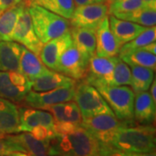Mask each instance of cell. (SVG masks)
<instances>
[{
    "mask_svg": "<svg viewBox=\"0 0 156 156\" xmlns=\"http://www.w3.org/2000/svg\"><path fill=\"white\" fill-rule=\"evenodd\" d=\"M26 3L29 6L31 5L42 6L68 20L71 19L76 8L73 0H26Z\"/></svg>",
    "mask_w": 156,
    "mask_h": 156,
    "instance_id": "603a6c76",
    "label": "cell"
},
{
    "mask_svg": "<svg viewBox=\"0 0 156 156\" xmlns=\"http://www.w3.org/2000/svg\"><path fill=\"white\" fill-rule=\"evenodd\" d=\"M113 16L122 20L138 23L145 27H153L156 24V9L147 6L128 12L115 13Z\"/></svg>",
    "mask_w": 156,
    "mask_h": 156,
    "instance_id": "7402d4cb",
    "label": "cell"
},
{
    "mask_svg": "<svg viewBox=\"0 0 156 156\" xmlns=\"http://www.w3.org/2000/svg\"><path fill=\"white\" fill-rule=\"evenodd\" d=\"M1 13H2V12H0V15H1Z\"/></svg>",
    "mask_w": 156,
    "mask_h": 156,
    "instance_id": "bcb514c9",
    "label": "cell"
},
{
    "mask_svg": "<svg viewBox=\"0 0 156 156\" xmlns=\"http://www.w3.org/2000/svg\"><path fill=\"white\" fill-rule=\"evenodd\" d=\"M12 41L21 44L37 56L40 55L44 44L39 40L35 33L31 17L29 13L28 6L23 9L18 17Z\"/></svg>",
    "mask_w": 156,
    "mask_h": 156,
    "instance_id": "30bf717a",
    "label": "cell"
},
{
    "mask_svg": "<svg viewBox=\"0 0 156 156\" xmlns=\"http://www.w3.org/2000/svg\"><path fill=\"white\" fill-rule=\"evenodd\" d=\"M108 22L112 33L121 46L138 37L147 29L145 26L117 18L113 15H108Z\"/></svg>",
    "mask_w": 156,
    "mask_h": 156,
    "instance_id": "5bb4252c",
    "label": "cell"
},
{
    "mask_svg": "<svg viewBox=\"0 0 156 156\" xmlns=\"http://www.w3.org/2000/svg\"><path fill=\"white\" fill-rule=\"evenodd\" d=\"M150 95L152 96V98H153V100L154 101H155L156 102V81L155 79H154V81H153V83L151 84L150 86Z\"/></svg>",
    "mask_w": 156,
    "mask_h": 156,
    "instance_id": "60d3db41",
    "label": "cell"
},
{
    "mask_svg": "<svg viewBox=\"0 0 156 156\" xmlns=\"http://www.w3.org/2000/svg\"><path fill=\"white\" fill-rule=\"evenodd\" d=\"M22 45L13 41H0V71H19Z\"/></svg>",
    "mask_w": 156,
    "mask_h": 156,
    "instance_id": "ac0fdd59",
    "label": "cell"
},
{
    "mask_svg": "<svg viewBox=\"0 0 156 156\" xmlns=\"http://www.w3.org/2000/svg\"><path fill=\"white\" fill-rule=\"evenodd\" d=\"M128 153L155 152V128L151 125H129L116 129L108 143Z\"/></svg>",
    "mask_w": 156,
    "mask_h": 156,
    "instance_id": "7a4b0ae2",
    "label": "cell"
},
{
    "mask_svg": "<svg viewBox=\"0 0 156 156\" xmlns=\"http://www.w3.org/2000/svg\"><path fill=\"white\" fill-rule=\"evenodd\" d=\"M142 1L147 7L156 9V0H142Z\"/></svg>",
    "mask_w": 156,
    "mask_h": 156,
    "instance_id": "b9f144b4",
    "label": "cell"
},
{
    "mask_svg": "<svg viewBox=\"0 0 156 156\" xmlns=\"http://www.w3.org/2000/svg\"><path fill=\"white\" fill-rule=\"evenodd\" d=\"M19 112V126L18 130L20 132H30L31 129L40 125L38 112L36 108H20Z\"/></svg>",
    "mask_w": 156,
    "mask_h": 156,
    "instance_id": "f1b7e54d",
    "label": "cell"
},
{
    "mask_svg": "<svg viewBox=\"0 0 156 156\" xmlns=\"http://www.w3.org/2000/svg\"><path fill=\"white\" fill-rule=\"evenodd\" d=\"M96 47L95 55L98 56L111 57L119 54L121 45L118 43L109 28L108 16L106 17L95 29Z\"/></svg>",
    "mask_w": 156,
    "mask_h": 156,
    "instance_id": "4fadbf2b",
    "label": "cell"
},
{
    "mask_svg": "<svg viewBox=\"0 0 156 156\" xmlns=\"http://www.w3.org/2000/svg\"><path fill=\"white\" fill-rule=\"evenodd\" d=\"M104 0H73L75 6H82L87 5H92V4H98V3H102Z\"/></svg>",
    "mask_w": 156,
    "mask_h": 156,
    "instance_id": "f35d334b",
    "label": "cell"
},
{
    "mask_svg": "<svg viewBox=\"0 0 156 156\" xmlns=\"http://www.w3.org/2000/svg\"><path fill=\"white\" fill-rule=\"evenodd\" d=\"M19 112L17 108L11 101L0 97V134L19 133Z\"/></svg>",
    "mask_w": 156,
    "mask_h": 156,
    "instance_id": "e0dca14e",
    "label": "cell"
},
{
    "mask_svg": "<svg viewBox=\"0 0 156 156\" xmlns=\"http://www.w3.org/2000/svg\"><path fill=\"white\" fill-rule=\"evenodd\" d=\"M109 15L108 3H98L75 8L70 23L73 27L96 29L101 22Z\"/></svg>",
    "mask_w": 156,
    "mask_h": 156,
    "instance_id": "9c48e42d",
    "label": "cell"
},
{
    "mask_svg": "<svg viewBox=\"0 0 156 156\" xmlns=\"http://www.w3.org/2000/svg\"><path fill=\"white\" fill-rule=\"evenodd\" d=\"M30 91L13 83L9 76V71H0V97L14 102H21Z\"/></svg>",
    "mask_w": 156,
    "mask_h": 156,
    "instance_id": "d4e9b609",
    "label": "cell"
},
{
    "mask_svg": "<svg viewBox=\"0 0 156 156\" xmlns=\"http://www.w3.org/2000/svg\"><path fill=\"white\" fill-rule=\"evenodd\" d=\"M46 140L50 156H95L100 144L99 140L81 125L71 134H55Z\"/></svg>",
    "mask_w": 156,
    "mask_h": 156,
    "instance_id": "6da1fadb",
    "label": "cell"
},
{
    "mask_svg": "<svg viewBox=\"0 0 156 156\" xmlns=\"http://www.w3.org/2000/svg\"><path fill=\"white\" fill-rule=\"evenodd\" d=\"M131 84V69L126 62L120 59L117 61L114 69L113 77L110 85L113 86H123Z\"/></svg>",
    "mask_w": 156,
    "mask_h": 156,
    "instance_id": "f546056e",
    "label": "cell"
},
{
    "mask_svg": "<svg viewBox=\"0 0 156 156\" xmlns=\"http://www.w3.org/2000/svg\"><path fill=\"white\" fill-rule=\"evenodd\" d=\"M83 121L80 108L76 101H67L64 110V122L81 124Z\"/></svg>",
    "mask_w": 156,
    "mask_h": 156,
    "instance_id": "836d02e7",
    "label": "cell"
},
{
    "mask_svg": "<svg viewBox=\"0 0 156 156\" xmlns=\"http://www.w3.org/2000/svg\"><path fill=\"white\" fill-rule=\"evenodd\" d=\"M100 142V141H99ZM95 156H156L155 152L154 153H128L119 150L113 146L100 142L99 148Z\"/></svg>",
    "mask_w": 156,
    "mask_h": 156,
    "instance_id": "1f68e13d",
    "label": "cell"
},
{
    "mask_svg": "<svg viewBox=\"0 0 156 156\" xmlns=\"http://www.w3.org/2000/svg\"><path fill=\"white\" fill-rule=\"evenodd\" d=\"M70 33L73 39V44L86 58L89 60L90 57L95 56L96 47L95 29L73 27Z\"/></svg>",
    "mask_w": 156,
    "mask_h": 156,
    "instance_id": "d6986e66",
    "label": "cell"
},
{
    "mask_svg": "<svg viewBox=\"0 0 156 156\" xmlns=\"http://www.w3.org/2000/svg\"><path fill=\"white\" fill-rule=\"evenodd\" d=\"M114 1H115V0H107L108 4H110V3H112V2H114Z\"/></svg>",
    "mask_w": 156,
    "mask_h": 156,
    "instance_id": "ee69618b",
    "label": "cell"
},
{
    "mask_svg": "<svg viewBox=\"0 0 156 156\" xmlns=\"http://www.w3.org/2000/svg\"><path fill=\"white\" fill-rule=\"evenodd\" d=\"M108 5L109 15H113L115 13L128 12L145 6L142 0H115Z\"/></svg>",
    "mask_w": 156,
    "mask_h": 156,
    "instance_id": "4dcf8cb0",
    "label": "cell"
},
{
    "mask_svg": "<svg viewBox=\"0 0 156 156\" xmlns=\"http://www.w3.org/2000/svg\"><path fill=\"white\" fill-rule=\"evenodd\" d=\"M74 100L80 108L83 119L102 114L115 115L98 90L86 82L76 86Z\"/></svg>",
    "mask_w": 156,
    "mask_h": 156,
    "instance_id": "5b68a950",
    "label": "cell"
},
{
    "mask_svg": "<svg viewBox=\"0 0 156 156\" xmlns=\"http://www.w3.org/2000/svg\"><path fill=\"white\" fill-rule=\"evenodd\" d=\"M13 136L29 154L32 156H50L48 154L49 145L47 140L36 139L29 132H23L22 134Z\"/></svg>",
    "mask_w": 156,
    "mask_h": 156,
    "instance_id": "cb8c5ba5",
    "label": "cell"
},
{
    "mask_svg": "<svg viewBox=\"0 0 156 156\" xmlns=\"http://www.w3.org/2000/svg\"><path fill=\"white\" fill-rule=\"evenodd\" d=\"M141 49H143V50H147V51H149L151 53H153V54H156V44L155 42H153V43H150V44H147L144 47H142Z\"/></svg>",
    "mask_w": 156,
    "mask_h": 156,
    "instance_id": "ab89813d",
    "label": "cell"
},
{
    "mask_svg": "<svg viewBox=\"0 0 156 156\" xmlns=\"http://www.w3.org/2000/svg\"><path fill=\"white\" fill-rule=\"evenodd\" d=\"M20 72L23 74L30 81L44 74L49 69L41 61L40 57L22 45V54L20 56Z\"/></svg>",
    "mask_w": 156,
    "mask_h": 156,
    "instance_id": "ffe728a7",
    "label": "cell"
},
{
    "mask_svg": "<svg viewBox=\"0 0 156 156\" xmlns=\"http://www.w3.org/2000/svg\"><path fill=\"white\" fill-rule=\"evenodd\" d=\"M23 0H0V12H3L12 6L17 5Z\"/></svg>",
    "mask_w": 156,
    "mask_h": 156,
    "instance_id": "74e56055",
    "label": "cell"
},
{
    "mask_svg": "<svg viewBox=\"0 0 156 156\" xmlns=\"http://www.w3.org/2000/svg\"><path fill=\"white\" fill-rule=\"evenodd\" d=\"M13 152L26 153L13 135H5V137L0 138V156H8Z\"/></svg>",
    "mask_w": 156,
    "mask_h": 156,
    "instance_id": "d6a6232c",
    "label": "cell"
},
{
    "mask_svg": "<svg viewBox=\"0 0 156 156\" xmlns=\"http://www.w3.org/2000/svg\"><path fill=\"white\" fill-rule=\"evenodd\" d=\"M80 124H75L69 122H55L53 131L56 134H69L73 133Z\"/></svg>",
    "mask_w": 156,
    "mask_h": 156,
    "instance_id": "e575fe53",
    "label": "cell"
},
{
    "mask_svg": "<svg viewBox=\"0 0 156 156\" xmlns=\"http://www.w3.org/2000/svg\"><path fill=\"white\" fill-rule=\"evenodd\" d=\"M119 58L126 62L128 66L149 68L154 71L156 69L155 55L143 49H138L122 55H119Z\"/></svg>",
    "mask_w": 156,
    "mask_h": 156,
    "instance_id": "484cf974",
    "label": "cell"
},
{
    "mask_svg": "<svg viewBox=\"0 0 156 156\" xmlns=\"http://www.w3.org/2000/svg\"><path fill=\"white\" fill-rule=\"evenodd\" d=\"M119 56L104 57L95 55L90 57L88 65V72L85 76L87 83L92 86L97 84L110 85L114 69Z\"/></svg>",
    "mask_w": 156,
    "mask_h": 156,
    "instance_id": "8fae6325",
    "label": "cell"
},
{
    "mask_svg": "<svg viewBox=\"0 0 156 156\" xmlns=\"http://www.w3.org/2000/svg\"><path fill=\"white\" fill-rule=\"evenodd\" d=\"M76 86L62 87L49 91L36 92L30 90L24 97V104L33 108L44 109L56 103L67 102L74 100Z\"/></svg>",
    "mask_w": 156,
    "mask_h": 156,
    "instance_id": "52a82bcc",
    "label": "cell"
},
{
    "mask_svg": "<svg viewBox=\"0 0 156 156\" xmlns=\"http://www.w3.org/2000/svg\"><path fill=\"white\" fill-rule=\"evenodd\" d=\"M73 44L70 30L60 37L50 40L43 45L39 57L47 68L56 71L58 61L63 51Z\"/></svg>",
    "mask_w": 156,
    "mask_h": 156,
    "instance_id": "7c38bea8",
    "label": "cell"
},
{
    "mask_svg": "<svg viewBox=\"0 0 156 156\" xmlns=\"http://www.w3.org/2000/svg\"><path fill=\"white\" fill-rule=\"evenodd\" d=\"M76 85V80L61 73L48 69L44 74L35 79L31 84V90L36 92L49 91L52 89Z\"/></svg>",
    "mask_w": 156,
    "mask_h": 156,
    "instance_id": "2e32d148",
    "label": "cell"
},
{
    "mask_svg": "<svg viewBox=\"0 0 156 156\" xmlns=\"http://www.w3.org/2000/svg\"><path fill=\"white\" fill-rule=\"evenodd\" d=\"M156 39V28L155 26L153 27H147L145 30L136 37L135 38L131 40L130 42L126 43L121 46V49L118 55H122L128 53L132 50L141 49L147 44L155 42Z\"/></svg>",
    "mask_w": 156,
    "mask_h": 156,
    "instance_id": "83f0119b",
    "label": "cell"
},
{
    "mask_svg": "<svg viewBox=\"0 0 156 156\" xmlns=\"http://www.w3.org/2000/svg\"><path fill=\"white\" fill-rule=\"evenodd\" d=\"M37 112H38L39 120H40V125L44 126L50 130H53V127L56 122L53 115L49 111L44 110V109H37Z\"/></svg>",
    "mask_w": 156,
    "mask_h": 156,
    "instance_id": "8d00e7d4",
    "label": "cell"
},
{
    "mask_svg": "<svg viewBox=\"0 0 156 156\" xmlns=\"http://www.w3.org/2000/svg\"><path fill=\"white\" fill-rule=\"evenodd\" d=\"M3 137H5V136H3V135H1V134H0V138H3Z\"/></svg>",
    "mask_w": 156,
    "mask_h": 156,
    "instance_id": "f6af8a7d",
    "label": "cell"
},
{
    "mask_svg": "<svg viewBox=\"0 0 156 156\" xmlns=\"http://www.w3.org/2000/svg\"><path fill=\"white\" fill-rule=\"evenodd\" d=\"M156 115V102L147 91L135 94L134 102V119L142 125H151Z\"/></svg>",
    "mask_w": 156,
    "mask_h": 156,
    "instance_id": "9a60e30c",
    "label": "cell"
},
{
    "mask_svg": "<svg viewBox=\"0 0 156 156\" xmlns=\"http://www.w3.org/2000/svg\"><path fill=\"white\" fill-rule=\"evenodd\" d=\"M110 107L115 115L122 121H134L135 94L129 86L97 84L94 86Z\"/></svg>",
    "mask_w": 156,
    "mask_h": 156,
    "instance_id": "277c9868",
    "label": "cell"
},
{
    "mask_svg": "<svg viewBox=\"0 0 156 156\" xmlns=\"http://www.w3.org/2000/svg\"><path fill=\"white\" fill-rule=\"evenodd\" d=\"M132 124H134V121H122L115 115L102 114L83 119L80 125L90 132L100 142L108 144L116 129Z\"/></svg>",
    "mask_w": 156,
    "mask_h": 156,
    "instance_id": "8992f818",
    "label": "cell"
},
{
    "mask_svg": "<svg viewBox=\"0 0 156 156\" xmlns=\"http://www.w3.org/2000/svg\"><path fill=\"white\" fill-rule=\"evenodd\" d=\"M8 156H32L29 154L27 153H23V152H13L10 154Z\"/></svg>",
    "mask_w": 156,
    "mask_h": 156,
    "instance_id": "7bdbcfd3",
    "label": "cell"
},
{
    "mask_svg": "<svg viewBox=\"0 0 156 156\" xmlns=\"http://www.w3.org/2000/svg\"><path fill=\"white\" fill-rule=\"evenodd\" d=\"M88 65L89 59L72 44L64 50L60 56L56 71L62 73L74 80H81L85 78L87 75Z\"/></svg>",
    "mask_w": 156,
    "mask_h": 156,
    "instance_id": "ba28073f",
    "label": "cell"
},
{
    "mask_svg": "<svg viewBox=\"0 0 156 156\" xmlns=\"http://www.w3.org/2000/svg\"><path fill=\"white\" fill-rule=\"evenodd\" d=\"M24 2L3 11L0 15V41H12L17 20L23 9L26 7Z\"/></svg>",
    "mask_w": 156,
    "mask_h": 156,
    "instance_id": "44dd1931",
    "label": "cell"
},
{
    "mask_svg": "<svg viewBox=\"0 0 156 156\" xmlns=\"http://www.w3.org/2000/svg\"><path fill=\"white\" fill-rule=\"evenodd\" d=\"M30 133L32 134L36 139L39 140H46L55 134L53 130H50L48 128L42 126V125H38V126L33 128Z\"/></svg>",
    "mask_w": 156,
    "mask_h": 156,
    "instance_id": "d590c367",
    "label": "cell"
},
{
    "mask_svg": "<svg viewBox=\"0 0 156 156\" xmlns=\"http://www.w3.org/2000/svg\"><path fill=\"white\" fill-rule=\"evenodd\" d=\"M131 84L134 94L147 91L154 81V70L141 66H130Z\"/></svg>",
    "mask_w": 156,
    "mask_h": 156,
    "instance_id": "4316f807",
    "label": "cell"
},
{
    "mask_svg": "<svg viewBox=\"0 0 156 156\" xmlns=\"http://www.w3.org/2000/svg\"><path fill=\"white\" fill-rule=\"evenodd\" d=\"M28 10L35 33L43 44L60 37L69 30L68 19L42 6L31 5L28 7Z\"/></svg>",
    "mask_w": 156,
    "mask_h": 156,
    "instance_id": "3957f363",
    "label": "cell"
}]
</instances>
